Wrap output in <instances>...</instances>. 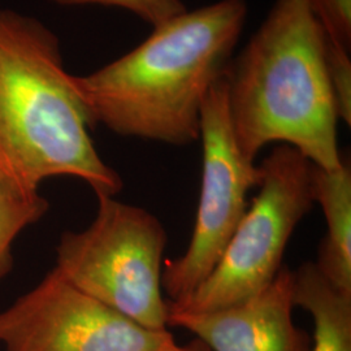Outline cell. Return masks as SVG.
<instances>
[{
	"label": "cell",
	"mask_w": 351,
	"mask_h": 351,
	"mask_svg": "<svg viewBox=\"0 0 351 351\" xmlns=\"http://www.w3.org/2000/svg\"><path fill=\"white\" fill-rule=\"evenodd\" d=\"M246 14L245 0L186 11L123 58L75 75L91 125L175 146L199 139L202 104L232 62Z\"/></svg>",
	"instance_id": "1"
},
{
	"label": "cell",
	"mask_w": 351,
	"mask_h": 351,
	"mask_svg": "<svg viewBox=\"0 0 351 351\" xmlns=\"http://www.w3.org/2000/svg\"><path fill=\"white\" fill-rule=\"evenodd\" d=\"M73 77L47 26L0 11V181L38 193L43 181L71 176L97 195L121 191V177L90 138L93 125Z\"/></svg>",
	"instance_id": "2"
},
{
	"label": "cell",
	"mask_w": 351,
	"mask_h": 351,
	"mask_svg": "<svg viewBox=\"0 0 351 351\" xmlns=\"http://www.w3.org/2000/svg\"><path fill=\"white\" fill-rule=\"evenodd\" d=\"M226 75L229 117L245 159L255 163L263 147L280 142L320 168L342 165L326 37L311 0H276Z\"/></svg>",
	"instance_id": "3"
},
{
	"label": "cell",
	"mask_w": 351,
	"mask_h": 351,
	"mask_svg": "<svg viewBox=\"0 0 351 351\" xmlns=\"http://www.w3.org/2000/svg\"><path fill=\"white\" fill-rule=\"evenodd\" d=\"M97 198L94 221L85 230L62 234L55 268L69 284L138 326L167 329L163 224L142 207L110 195Z\"/></svg>",
	"instance_id": "4"
},
{
	"label": "cell",
	"mask_w": 351,
	"mask_h": 351,
	"mask_svg": "<svg viewBox=\"0 0 351 351\" xmlns=\"http://www.w3.org/2000/svg\"><path fill=\"white\" fill-rule=\"evenodd\" d=\"M311 165L289 145L271 151L259 165V193L211 275L188 300L168 302V310L216 311L250 300L274 281L289 239L314 203Z\"/></svg>",
	"instance_id": "5"
},
{
	"label": "cell",
	"mask_w": 351,
	"mask_h": 351,
	"mask_svg": "<svg viewBox=\"0 0 351 351\" xmlns=\"http://www.w3.org/2000/svg\"><path fill=\"white\" fill-rule=\"evenodd\" d=\"M199 138L203 173L193 236L180 258L165 262L162 275V287L173 304L188 300L211 275L247 210L249 190L261 184L259 167L245 159L234 137L226 73L206 94Z\"/></svg>",
	"instance_id": "6"
},
{
	"label": "cell",
	"mask_w": 351,
	"mask_h": 351,
	"mask_svg": "<svg viewBox=\"0 0 351 351\" xmlns=\"http://www.w3.org/2000/svg\"><path fill=\"white\" fill-rule=\"evenodd\" d=\"M173 343L168 329L138 326L69 284L55 267L0 311L5 351H162Z\"/></svg>",
	"instance_id": "7"
},
{
	"label": "cell",
	"mask_w": 351,
	"mask_h": 351,
	"mask_svg": "<svg viewBox=\"0 0 351 351\" xmlns=\"http://www.w3.org/2000/svg\"><path fill=\"white\" fill-rule=\"evenodd\" d=\"M294 272L282 265L274 281L250 300L210 313L168 310V326L184 328L211 351H311L294 324Z\"/></svg>",
	"instance_id": "8"
},
{
	"label": "cell",
	"mask_w": 351,
	"mask_h": 351,
	"mask_svg": "<svg viewBox=\"0 0 351 351\" xmlns=\"http://www.w3.org/2000/svg\"><path fill=\"white\" fill-rule=\"evenodd\" d=\"M311 194L324 213L326 236L315 262L326 280L351 295V171L349 164L328 171L311 165Z\"/></svg>",
	"instance_id": "9"
},
{
	"label": "cell",
	"mask_w": 351,
	"mask_h": 351,
	"mask_svg": "<svg viewBox=\"0 0 351 351\" xmlns=\"http://www.w3.org/2000/svg\"><path fill=\"white\" fill-rule=\"evenodd\" d=\"M294 304L313 317L311 351H351V295L335 288L315 262L294 272Z\"/></svg>",
	"instance_id": "10"
},
{
	"label": "cell",
	"mask_w": 351,
	"mask_h": 351,
	"mask_svg": "<svg viewBox=\"0 0 351 351\" xmlns=\"http://www.w3.org/2000/svg\"><path fill=\"white\" fill-rule=\"evenodd\" d=\"M49 202L38 193H26L0 181V281L13 267L14 239L49 211Z\"/></svg>",
	"instance_id": "11"
},
{
	"label": "cell",
	"mask_w": 351,
	"mask_h": 351,
	"mask_svg": "<svg viewBox=\"0 0 351 351\" xmlns=\"http://www.w3.org/2000/svg\"><path fill=\"white\" fill-rule=\"evenodd\" d=\"M60 5H108L119 7L137 14L154 27L163 25L177 16L186 12L181 0H52Z\"/></svg>",
	"instance_id": "12"
},
{
	"label": "cell",
	"mask_w": 351,
	"mask_h": 351,
	"mask_svg": "<svg viewBox=\"0 0 351 351\" xmlns=\"http://www.w3.org/2000/svg\"><path fill=\"white\" fill-rule=\"evenodd\" d=\"M326 65L339 119L351 124L350 51L326 39Z\"/></svg>",
	"instance_id": "13"
},
{
	"label": "cell",
	"mask_w": 351,
	"mask_h": 351,
	"mask_svg": "<svg viewBox=\"0 0 351 351\" xmlns=\"http://www.w3.org/2000/svg\"><path fill=\"white\" fill-rule=\"evenodd\" d=\"M326 40L350 51L351 0H311Z\"/></svg>",
	"instance_id": "14"
},
{
	"label": "cell",
	"mask_w": 351,
	"mask_h": 351,
	"mask_svg": "<svg viewBox=\"0 0 351 351\" xmlns=\"http://www.w3.org/2000/svg\"><path fill=\"white\" fill-rule=\"evenodd\" d=\"M162 351H211L208 349V346L206 343H203L201 339H193L191 342H189L186 345H178L173 343L172 346L167 348Z\"/></svg>",
	"instance_id": "15"
}]
</instances>
